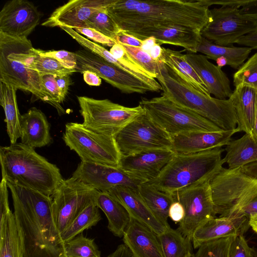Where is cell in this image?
Listing matches in <instances>:
<instances>
[{
    "label": "cell",
    "mask_w": 257,
    "mask_h": 257,
    "mask_svg": "<svg viewBox=\"0 0 257 257\" xmlns=\"http://www.w3.org/2000/svg\"><path fill=\"white\" fill-rule=\"evenodd\" d=\"M210 0H115L107 13L121 31L177 26L201 32L209 22Z\"/></svg>",
    "instance_id": "1"
},
{
    "label": "cell",
    "mask_w": 257,
    "mask_h": 257,
    "mask_svg": "<svg viewBox=\"0 0 257 257\" xmlns=\"http://www.w3.org/2000/svg\"><path fill=\"white\" fill-rule=\"evenodd\" d=\"M7 183L23 257H67L65 243L54 220L52 197L10 182Z\"/></svg>",
    "instance_id": "2"
},
{
    "label": "cell",
    "mask_w": 257,
    "mask_h": 257,
    "mask_svg": "<svg viewBox=\"0 0 257 257\" xmlns=\"http://www.w3.org/2000/svg\"><path fill=\"white\" fill-rule=\"evenodd\" d=\"M2 179L52 197L64 180L60 169L22 143L0 147Z\"/></svg>",
    "instance_id": "3"
},
{
    "label": "cell",
    "mask_w": 257,
    "mask_h": 257,
    "mask_svg": "<svg viewBox=\"0 0 257 257\" xmlns=\"http://www.w3.org/2000/svg\"><path fill=\"white\" fill-rule=\"evenodd\" d=\"M156 78L162 86V96L176 105L194 112L224 131L237 127V118L230 99L208 96L188 85L163 62L159 63Z\"/></svg>",
    "instance_id": "4"
},
{
    "label": "cell",
    "mask_w": 257,
    "mask_h": 257,
    "mask_svg": "<svg viewBox=\"0 0 257 257\" xmlns=\"http://www.w3.org/2000/svg\"><path fill=\"white\" fill-rule=\"evenodd\" d=\"M224 151L216 148L193 154H176L157 177L146 183L173 194L190 185L211 181L223 168Z\"/></svg>",
    "instance_id": "5"
},
{
    "label": "cell",
    "mask_w": 257,
    "mask_h": 257,
    "mask_svg": "<svg viewBox=\"0 0 257 257\" xmlns=\"http://www.w3.org/2000/svg\"><path fill=\"white\" fill-rule=\"evenodd\" d=\"M215 215L235 213L257 198V161L222 168L210 181Z\"/></svg>",
    "instance_id": "6"
},
{
    "label": "cell",
    "mask_w": 257,
    "mask_h": 257,
    "mask_svg": "<svg viewBox=\"0 0 257 257\" xmlns=\"http://www.w3.org/2000/svg\"><path fill=\"white\" fill-rule=\"evenodd\" d=\"M63 140L81 162L119 166L121 156L113 136L91 131L82 123L68 122Z\"/></svg>",
    "instance_id": "7"
},
{
    "label": "cell",
    "mask_w": 257,
    "mask_h": 257,
    "mask_svg": "<svg viewBox=\"0 0 257 257\" xmlns=\"http://www.w3.org/2000/svg\"><path fill=\"white\" fill-rule=\"evenodd\" d=\"M139 104L148 116L171 137L189 132L221 130L201 115L176 105L165 97L143 98Z\"/></svg>",
    "instance_id": "8"
},
{
    "label": "cell",
    "mask_w": 257,
    "mask_h": 257,
    "mask_svg": "<svg viewBox=\"0 0 257 257\" xmlns=\"http://www.w3.org/2000/svg\"><path fill=\"white\" fill-rule=\"evenodd\" d=\"M77 98L82 124L91 131L107 136L114 137L123 126L145 112L140 104L130 107L108 99H96L87 96Z\"/></svg>",
    "instance_id": "9"
},
{
    "label": "cell",
    "mask_w": 257,
    "mask_h": 257,
    "mask_svg": "<svg viewBox=\"0 0 257 257\" xmlns=\"http://www.w3.org/2000/svg\"><path fill=\"white\" fill-rule=\"evenodd\" d=\"M121 156L155 149H171V136L145 112L128 122L114 136Z\"/></svg>",
    "instance_id": "10"
},
{
    "label": "cell",
    "mask_w": 257,
    "mask_h": 257,
    "mask_svg": "<svg viewBox=\"0 0 257 257\" xmlns=\"http://www.w3.org/2000/svg\"><path fill=\"white\" fill-rule=\"evenodd\" d=\"M210 180L182 188L172 195L185 210V216L178 229L192 241L195 231L212 218L215 217Z\"/></svg>",
    "instance_id": "11"
},
{
    "label": "cell",
    "mask_w": 257,
    "mask_h": 257,
    "mask_svg": "<svg viewBox=\"0 0 257 257\" xmlns=\"http://www.w3.org/2000/svg\"><path fill=\"white\" fill-rule=\"evenodd\" d=\"M98 191L71 177L64 180L52 198V212L61 233L86 207L95 203Z\"/></svg>",
    "instance_id": "12"
},
{
    "label": "cell",
    "mask_w": 257,
    "mask_h": 257,
    "mask_svg": "<svg viewBox=\"0 0 257 257\" xmlns=\"http://www.w3.org/2000/svg\"><path fill=\"white\" fill-rule=\"evenodd\" d=\"M210 20L201 32L202 37L222 46L236 43L243 36L253 31L257 21L241 14L236 7L221 6L209 9Z\"/></svg>",
    "instance_id": "13"
},
{
    "label": "cell",
    "mask_w": 257,
    "mask_h": 257,
    "mask_svg": "<svg viewBox=\"0 0 257 257\" xmlns=\"http://www.w3.org/2000/svg\"><path fill=\"white\" fill-rule=\"evenodd\" d=\"M74 53L77 64L75 70L77 72L93 71L122 93L144 94L148 91L156 92L152 87L134 76L87 50L81 49Z\"/></svg>",
    "instance_id": "14"
},
{
    "label": "cell",
    "mask_w": 257,
    "mask_h": 257,
    "mask_svg": "<svg viewBox=\"0 0 257 257\" xmlns=\"http://www.w3.org/2000/svg\"><path fill=\"white\" fill-rule=\"evenodd\" d=\"M99 192H108L118 186L138 190L144 181L119 167L81 162L72 176Z\"/></svg>",
    "instance_id": "15"
},
{
    "label": "cell",
    "mask_w": 257,
    "mask_h": 257,
    "mask_svg": "<svg viewBox=\"0 0 257 257\" xmlns=\"http://www.w3.org/2000/svg\"><path fill=\"white\" fill-rule=\"evenodd\" d=\"M40 17V13L31 2L9 1L0 12V33L15 38H28L39 24Z\"/></svg>",
    "instance_id": "16"
},
{
    "label": "cell",
    "mask_w": 257,
    "mask_h": 257,
    "mask_svg": "<svg viewBox=\"0 0 257 257\" xmlns=\"http://www.w3.org/2000/svg\"><path fill=\"white\" fill-rule=\"evenodd\" d=\"M115 0H71L57 8L41 25L65 26L73 29L84 28L85 23L94 13L107 10Z\"/></svg>",
    "instance_id": "17"
},
{
    "label": "cell",
    "mask_w": 257,
    "mask_h": 257,
    "mask_svg": "<svg viewBox=\"0 0 257 257\" xmlns=\"http://www.w3.org/2000/svg\"><path fill=\"white\" fill-rule=\"evenodd\" d=\"M171 149H155L121 156L118 167L145 182L157 177L173 159Z\"/></svg>",
    "instance_id": "18"
},
{
    "label": "cell",
    "mask_w": 257,
    "mask_h": 257,
    "mask_svg": "<svg viewBox=\"0 0 257 257\" xmlns=\"http://www.w3.org/2000/svg\"><path fill=\"white\" fill-rule=\"evenodd\" d=\"M249 227V219L240 214L234 213L212 218L193 233L192 237L193 246L196 249L208 241L244 235Z\"/></svg>",
    "instance_id": "19"
},
{
    "label": "cell",
    "mask_w": 257,
    "mask_h": 257,
    "mask_svg": "<svg viewBox=\"0 0 257 257\" xmlns=\"http://www.w3.org/2000/svg\"><path fill=\"white\" fill-rule=\"evenodd\" d=\"M239 132L236 127L230 131L189 132L171 137V150L177 154L196 153L226 146L231 137Z\"/></svg>",
    "instance_id": "20"
},
{
    "label": "cell",
    "mask_w": 257,
    "mask_h": 257,
    "mask_svg": "<svg viewBox=\"0 0 257 257\" xmlns=\"http://www.w3.org/2000/svg\"><path fill=\"white\" fill-rule=\"evenodd\" d=\"M187 61L207 87L209 93L219 99L229 98L233 93L230 82L221 68L209 61L203 55L188 53Z\"/></svg>",
    "instance_id": "21"
},
{
    "label": "cell",
    "mask_w": 257,
    "mask_h": 257,
    "mask_svg": "<svg viewBox=\"0 0 257 257\" xmlns=\"http://www.w3.org/2000/svg\"><path fill=\"white\" fill-rule=\"evenodd\" d=\"M142 40L154 38L157 44L180 46L190 53H197L201 32L190 28L177 26L157 27L125 33Z\"/></svg>",
    "instance_id": "22"
},
{
    "label": "cell",
    "mask_w": 257,
    "mask_h": 257,
    "mask_svg": "<svg viewBox=\"0 0 257 257\" xmlns=\"http://www.w3.org/2000/svg\"><path fill=\"white\" fill-rule=\"evenodd\" d=\"M122 238L132 257H164L158 234L133 217Z\"/></svg>",
    "instance_id": "23"
},
{
    "label": "cell",
    "mask_w": 257,
    "mask_h": 257,
    "mask_svg": "<svg viewBox=\"0 0 257 257\" xmlns=\"http://www.w3.org/2000/svg\"><path fill=\"white\" fill-rule=\"evenodd\" d=\"M108 193L125 207L131 217L145 224L157 234L163 233L167 228L153 215L138 190L118 186Z\"/></svg>",
    "instance_id": "24"
},
{
    "label": "cell",
    "mask_w": 257,
    "mask_h": 257,
    "mask_svg": "<svg viewBox=\"0 0 257 257\" xmlns=\"http://www.w3.org/2000/svg\"><path fill=\"white\" fill-rule=\"evenodd\" d=\"M21 143L34 149L46 146L51 141L47 117L36 107L21 115Z\"/></svg>",
    "instance_id": "25"
},
{
    "label": "cell",
    "mask_w": 257,
    "mask_h": 257,
    "mask_svg": "<svg viewBox=\"0 0 257 257\" xmlns=\"http://www.w3.org/2000/svg\"><path fill=\"white\" fill-rule=\"evenodd\" d=\"M257 90L243 85L235 87L229 98L237 118L239 132L251 135L254 127Z\"/></svg>",
    "instance_id": "26"
},
{
    "label": "cell",
    "mask_w": 257,
    "mask_h": 257,
    "mask_svg": "<svg viewBox=\"0 0 257 257\" xmlns=\"http://www.w3.org/2000/svg\"><path fill=\"white\" fill-rule=\"evenodd\" d=\"M95 204L105 214L109 230L115 236L122 237L131 221L125 207L108 192H99Z\"/></svg>",
    "instance_id": "27"
},
{
    "label": "cell",
    "mask_w": 257,
    "mask_h": 257,
    "mask_svg": "<svg viewBox=\"0 0 257 257\" xmlns=\"http://www.w3.org/2000/svg\"><path fill=\"white\" fill-rule=\"evenodd\" d=\"M161 61L188 85L208 96H211L206 85L187 61L185 54L162 47Z\"/></svg>",
    "instance_id": "28"
},
{
    "label": "cell",
    "mask_w": 257,
    "mask_h": 257,
    "mask_svg": "<svg viewBox=\"0 0 257 257\" xmlns=\"http://www.w3.org/2000/svg\"><path fill=\"white\" fill-rule=\"evenodd\" d=\"M17 89L0 81V104L3 107L7 132L11 144H15L21 135L20 114L17 100Z\"/></svg>",
    "instance_id": "29"
},
{
    "label": "cell",
    "mask_w": 257,
    "mask_h": 257,
    "mask_svg": "<svg viewBox=\"0 0 257 257\" xmlns=\"http://www.w3.org/2000/svg\"><path fill=\"white\" fill-rule=\"evenodd\" d=\"M251 50L247 47L219 45L201 36L197 52L203 53L208 59L215 61L218 58L224 59L227 65L234 69H238L248 58Z\"/></svg>",
    "instance_id": "30"
},
{
    "label": "cell",
    "mask_w": 257,
    "mask_h": 257,
    "mask_svg": "<svg viewBox=\"0 0 257 257\" xmlns=\"http://www.w3.org/2000/svg\"><path fill=\"white\" fill-rule=\"evenodd\" d=\"M225 146L226 154L222 161L229 169L257 161V142L249 134H245L237 140H231Z\"/></svg>",
    "instance_id": "31"
},
{
    "label": "cell",
    "mask_w": 257,
    "mask_h": 257,
    "mask_svg": "<svg viewBox=\"0 0 257 257\" xmlns=\"http://www.w3.org/2000/svg\"><path fill=\"white\" fill-rule=\"evenodd\" d=\"M0 257H23L21 236L11 209L0 214Z\"/></svg>",
    "instance_id": "32"
},
{
    "label": "cell",
    "mask_w": 257,
    "mask_h": 257,
    "mask_svg": "<svg viewBox=\"0 0 257 257\" xmlns=\"http://www.w3.org/2000/svg\"><path fill=\"white\" fill-rule=\"evenodd\" d=\"M138 191L155 217L166 227H170L168 218L169 208L175 201L173 195L160 191L146 182L139 186Z\"/></svg>",
    "instance_id": "33"
},
{
    "label": "cell",
    "mask_w": 257,
    "mask_h": 257,
    "mask_svg": "<svg viewBox=\"0 0 257 257\" xmlns=\"http://www.w3.org/2000/svg\"><path fill=\"white\" fill-rule=\"evenodd\" d=\"M164 257H186L193 253L192 241L171 227L158 235Z\"/></svg>",
    "instance_id": "34"
},
{
    "label": "cell",
    "mask_w": 257,
    "mask_h": 257,
    "mask_svg": "<svg viewBox=\"0 0 257 257\" xmlns=\"http://www.w3.org/2000/svg\"><path fill=\"white\" fill-rule=\"evenodd\" d=\"M101 219L99 208L95 203L86 207L61 233L65 243L71 240L83 230L95 225Z\"/></svg>",
    "instance_id": "35"
},
{
    "label": "cell",
    "mask_w": 257,
    "mask_h": 257,
    "mask_svg": "<svg viewBox=\"0 0 257 257\" xmlns=\"http://www.w3.org/2000/svg\"><path fill=\"white\" fill-rule=\"evenodd\" d=\"M65 251L67 257H101L94 240L82 233L65 242Z\"/></svg>",
    "instance_id": "36"
},
{
    "label": "cell",
    "mask_w": 257,
    "mask_h": 257,
    "mask_svg": "<svg viewBox=\"0 0 257 257\" xmlns=\"http://www.w3.org/2000/svg\"><path fill=\"white\" fill-rule=\"evenodd\" d=\"M84 28L94 29L114 41L121 32L107 10L100 11L93 14L85 22Z\"/></svg>",
    "instance_id": "37"
},
{
    "label": "cell",
    "mask_w": 257,
    "mask_h": 257,
    "mask_svg": "<svg viewBox=\"0 0 257 257\" xmlns=\"http://www.w3.org/2000/svg\"><path fill=\"white\" fill-rule=\"evenodd\" d=\"M29 68L36 71L41 76L51 74L63 76L70 75L76 72L75 69L65 67L54 58L42 56L39 54L36 57Z\"/></svg>",
    "instance_id": "38"
},
{
    "label": "cell",
    "mask_w": 257,
    "mask_h": 257,
    "mask_svg": "<svg viewBox=\"0 0 257 257\" xmlns=\"http://www.w3.org/2000/svg\"><path fill=\"white\" fill-rule=\"evenodd\" d=\"M233 80L235 87L243 85L257 90V52L234 73Z\"/></svg>",
    "instance_id": "39"
},
{
    "label": "cell",
    "mask_w": 257,
    "mask_h": 257,
    "mask_svg": "<svg viewBox=\"0 0 257 257\" xmlns=\"http://www.w3.org/2000/svg\"><path fill=\"white\" fill-rule=\"evenodd\" d=\"M235 236L220 238L201 245L193 257H228L230 247Z\"/></svg>",
    "instance_id": "40"
},
{
    "label": "cell",
    "mask_w": 257,
    "mask_h": 257,
    "mask_svg": "<svg viewBox=\"0 0 257 257\" xmlns=\"http://www.w3.org/2000/svg\"><path fill=\"white\" fill-rule=\"evenodd\" d=\"M127 53L135 62L145 69L151 77L156 78L159 63L154 60L149 53L141 48L122 45Z\"/></svg>",
    "instance_id": "41"
},
{
    "label": "cell",
    "mask_w": 257,
    "mask_h": 257,
    "mask_svg": "<svg viewBox=\"0 0 257 257\" xmlns=\"http://www.w3.org/2000/svg\"><path fill=\"white\" fill-rule=\"evenodd\" d=\"M55 77V75L51 74L41 75L43 86L60 115L64 113V110L60 105L62 102Z\"/></svg>",
    "instance_id": "42"
},
{
    "label": "cell",
    "mask_w": 257,
    "mask_h": 257,
    "mask_svg": "<svg viewBox=\"0 0 257 257\" xmlns=\"http://www.w3.org/2000/svg\"><path fill=\"white\" fill-rule=\"evenodd\" d=\"M39 54L42 56L54 58L69 69H75L76 67V58L74 52L66 50L45 51L40 49Z\"/></svg>",
    "instance_id": "43"
},
{
    "label": "cell",
    "mask_w": 257,
    "mask_h": 257,
    "mask_svg": "<svg viewBox=\"0 0 257 257\" xmlns=\"http://www.w3.org/2000/svg\"><path fill=\"white\" fill-rule=\"evenodd\" d=\"M228 257H252L251 247L248 245L243 235L234 237Z\"/></svg>",
    "instance_id": "44"
},
{
    "label": "cell",
    "mask_w": 257,
    "mask_h": 257,
    "mask_svg": "<svg viewBox=\"0 0 257 257\" xmlns=\"http://www.w3.org/2000/svg\"><path fill=\"white\" fill-rule=\"evenodd\" d=\"M74 30L78 33L87 37L96 42V43H97L109 47H112L116 43L114 40L92 29L76 28L74 29Z\"/></svg>",
    "instance_id": "45"
},
{
    "label": "cell",
    "mask_w": 257,
    "mask_h": 257,
    "mask_svg": "<svg viewBox=\"0 0 257 257\" xmlns=\"http://www.w3.org/2000/svg\"><path fill=\"white\" fill-rule=\"evenodd\" d=\"M115 41L121 45L142 48L144 41L121 31L116 36Z\"/></svg>",
    "instance_id": "46"
},
{
    "label": "cell",
    "mask_w": 257,
    "mask_h": 257,
    "mask_svg": "<svg viewBox=\"0 0 257 257\" xmlns=\"http://www.w3.org/2000/svg\"><path fill=\"white\" fill-rule=\"evenodd\" d=\"M185 216V210L183 205L178 201H174L169 210V217L175 223H180Z\"/></svg>",
    "instance_id": "47"
},
{
    "label": "cell",
    "mask_w": 257,
    "mask_h": 257,
    "mask_svg": "<svg viewBox=\"0 0 257 257\" xmlns=\"http://www.w3.org/2000/svg\"><path fill=\"white\" fill-rule=\"evenodd\" d=\"M240 11L243 15L257 21V0H246Z\"/></svg>",
    "instance_id": "48"
},
{
    "label": "cell",
    "mask_w": 257,
    "mask_h": 257,
    "mask_svg": "<svg viewBox=\"0 0 257 257\" xmlns=\"http://www.w3.org/2000/svg\"><path fill=\"white\" fill-rule=\"evenodd\" d=\"M236 43L251 49H257V26L253 31L240 37Z\"/></svg>",
    "instance_id": "49"
},
{
    "label": "cell",
    "mask_w": 257,
    "mask_h": 257,
    "mask_svg": "<svg viewBox=\"0 0 257 257\" xmlns=\"http://www.w3.org/2000/svg\"><path fill=\"white\" fill-rule=\"evenodd\" d=\"M56 81L59 88L61 102L64 101L71 84L70 75L56 76Z\"/></svg>",
    "instance_id": "50"
},
{
    "label": "cell",
    "mask_w": 257,
    "mask_h": 257,
    "mask_svg": "<svg viewBox=\"0 0 257 257\" xmlns=\"http://www.w3.org/2000/svg\"><path fill=\"white\" fill-rule=\"evenodd\" d=\"M82 74L84 81L89 85L98 86L101 84V78L95 72L86 70Z\"/></svg>",
    "instance_id": "51"
},
{
    "label": "cell",
    "mask_w": 257,
    "mask_h": 257,
    "mask_svg": "<svg viewBox=\"0 0 257 257\" xmlns=\"http://www.w3.org/2000/svg\"><path fill=\"white\" fill-rule=\"evenodd\" d=\"M106 257H132L129 250L124 246H118Z\"/></svg>",
    "instance_id": "52"
},
{
    "label": "cell",
    "mask_w": 257,
    "mask_h": 257,
    "mask_svg": "<svg viewBox=\"0 0 257 257\" xmlns=\"http://www.w3.org/2000/svg\"><path fill=\"white\" fill-rule=\"evenodd\" d=\"M149 53L154 60L157 62L161 61L162 47L156 43L150 49Z\"/></svg>",
    "instance_id": "53"
},
{
    "label": "cell",
    "mask_w": 257,
    "mask_h": 257,
    "mask_svg": "<svg viewBox=\"0 0 257 257\" xmlns=\"http://www.w3.org/2000/svg\"><path fill=\"white\" fill-rule=\"evenodd\" d=\"M144 42L143 46L142 49L146 52L149 53L150 49L155 44H156V42L155 39L153 38H149L145 40Z\"/></svg>",
    "instance_id": "54"
},
{
    "label": "cell",
    "mask_w": 257,
    "mask_h": 257,
    "mask_svg": "<svg viewBox=\"0 0 257 257\" xmlns=\"http://www.w3.org/2000/svg\"><path fill=\"white\" fill-rule=\"evenodd\" d=\"M251 136L254 139V140L257 142V95L255 104L254 124Z\"/></svg>",
    "instance_id": "55"
},
{
    "label": "cell",
    "mask_w": 257,
    "mask_h": 257,
    "mask_svg": "<svg viewBox=\"0 0 257 257\" xmlns=\"http://www.w3.org/2000/svg\"><path fill=\"white\" fill-rule=\"evenodd\" d=\"M249 223L252 230L257 233V215L252 216L249 218Z\"/></svg>",
    "instance_id": "56"
},
{
    "label": "cell",
    "mask_w": 257,
    "mask_h": 257,
    "mask_svg": "<svg viewBox=\"0 0 257 257\" xmlns=\"http://www.w3.org/2000/svg\"><path fill=\"white\" fill-rule=\"evenodd\" d=\"M251 253L252 257H257V249L254 247H251Z\"/></svg>",
    "instance_id": "57"
},
{
    "label": "cell",
    "mask_w": 257,
    "mask_h": 257,
    "mask_svg": "<svg viewBox=\"0 0 257 257\" xmlns=\"http://www.w3.org/2000/svg\"><path fill=\"white\" fill-rule=\"evenodd\" d=\"M193 253H190L188 254L186 257H193Z\"/></svg>",
    "instance_id": "58"
}]
</instances>
